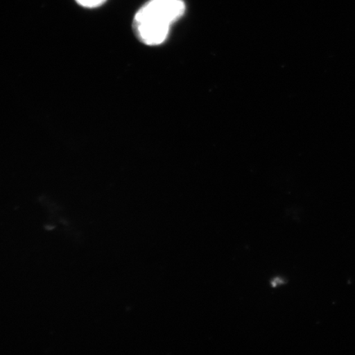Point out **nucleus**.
I'll return each instance as SVG.
<instances>
[{
    "mask_svg": "<svg viewBox=\"0 0 355 355\" xmlns=\"http://www.w3.org/2000/svg\"><path fill=\"white\" fill-rule=\"evenodd\" d=\"M184 12L183 0H150L137 12L133 29L141 42L157 46L166 41L171 25Z\"/></svg>",
    "mask_w": 355,
    "mask_h": 355,
    "instance_id": "obj_1",
    "label": "nucleus"
},
{
    "mask_svg": "<svg viewBox=\"0 0 355 355\" xmlns=\"http://www.w3.org/2000/svg\"><path fill=\"white\" fill-rule=\"evenodd\" d=\"M76 1L83 7L94 8L101 6L105 0H76Z\"/></svg>",
    "mask_w": 355,
    "mask_h": 355,
    "instance_id": "obj_2",
    "label": "nucleus"
}]
</instances>
